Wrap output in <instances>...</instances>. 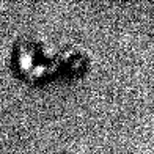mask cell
Returning a JSON list of instances; mask_svg holds the SVG:
<instances>
[{
  "label": "cell",
  "instance_id": "1",
  "mask_svg": "<svg viewBox=\"0 0 154 154\" xmlns=\"http://www.w3.org/2000/svg\"><path fill=\"white\" fill-rule=\"evenodd\" d=\"M16 72L27 80L41 82L49 77H79L90 66V58L82 49L66 47L58 52H46L41 41L24 38L16 43L13 52Z\"/></svg>",
  "mask_w": 154,
  "mask_h": 154
}]
</instances>
